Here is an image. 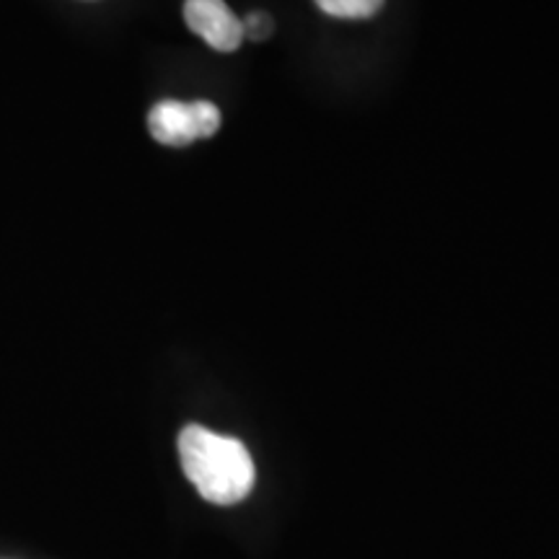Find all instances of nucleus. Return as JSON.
<instances>
[{"label": "nucleus", "instance_id": "obj_2", "mask_svg": "<svg viewBox=\"0 0 559 559\" xmlns=\"http://www.w3.org/2000/svg\"><path fill=\"white\" fill-rule=\"evenodd\" d=\"M185 21L213 50L234 52L241 47V19L228 9L226 0H185Z\"/></svg>", "mask_w": 559, "mask_h": 559}, {"label": "nucleus", "instance_id": "obj_3", "mask_svg": "<svg viewBox=\"0 0 559 559\" xmlns=\"http://www.w3.org/2000/svg\"><path fill=\"white\" fill-rule=\"evenodd\" d=\"M148 130L156 143L171 145V148H185V145L200 140L198 128H194L190 102H158L156 107L148 111Z\"/></svg>", "mask_w": 559, "mask_h": 559}, {"label": "nucleus", "instance_id": "obj_5", "mask_svg": "<svg viewBox=\"0 0 559 559\" xmlns=\"http://www.w3.org/2000/svg\"><path fill=\"white\" fill-rule=\"evenodd\" d=\"M190 104H192L194 128H198V138H213L221 128V109L215 107L213 102H205V99H198Z\"/></svg>", "mask_w": 559, "mask_h": 559}, {"label": "nucleus", "instance_id": "obj_4", "mask_svg": "<svg viewBox=\"0 0 559 559\" xmlns=\"http://www.w3.org/2000/svg\"><path fill=\"white\" fill-rule=\"evenodd\" d=\"M317 5L334 19H370L381 11L383 0H317Z\"/></svg>", "mask_w": 559, "mask_h": 559}, {"label": "nucleus", "instance_id": "obj_6", "mask_svg": "<svg viewBox=\"0 0 559 559\" xmlns=\"http://www.w3.org/2000/svg\"><path fill=\"white\" fill-rule=\"evenodd\" d=\"M241 26H243V39H254V41H262L267 39L272 29H275V24H272V19L267 16V13L262 11H254L249 13L247 19H241Z\"/></svg>", "mask_w": 559, "mask_h": 559}, {"label": "nucleus", "instance_id": "obj_1", "mask_svg": "<svg viewBox=\"0 0 559 559\" xmlns=\"http://www.w3.org/2000/svg\"><path fill=\"white\" fill-rule=\"evenodd\" d=\"M177 445L187 479L213 506H236L254 489V461L241 440L187 425Z\"/></svg>", "mask_w": 559, "mask_h": 559}]
</instances>
